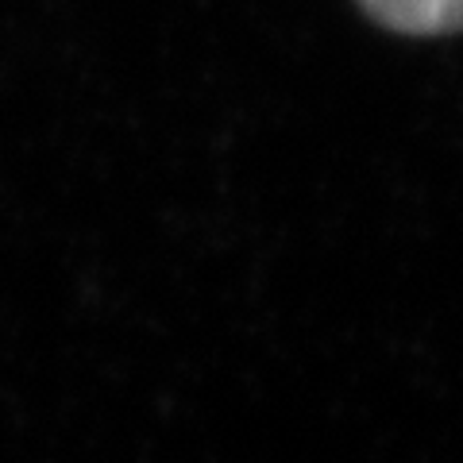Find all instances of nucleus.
Returning a JSON list of instances; mask_svg holds the SVG:
<instances>
[{
	"label": "nucleus",
	"instance_id": "nucleus-1",
	"mask_svg": "<svg viewBox=\"0 0 463 463\" xmlns=\"http://www.w3.org/2000/svg\"><path fill=\"white\" fill-rule=\"evenodd\" d=\"M371 20L405 35H444L459 27V0H359Z\"/></svg>",
	"mask_w": 463,
	"mask_h": 463
}]
</instances>
